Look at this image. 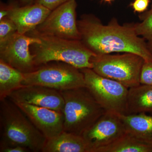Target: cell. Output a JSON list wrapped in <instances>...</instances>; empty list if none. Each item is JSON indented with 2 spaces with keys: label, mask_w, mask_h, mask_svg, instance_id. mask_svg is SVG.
<instances>
[{
  "label": "cell",
  "mask_w": 152,
  "mask_h": 152,
  "mask_svg": "<svg viewBox=\"0 0 152 152\" xmlns=\"http://www.w3.org/2000/svg\"><path fill=\"white\" fill-rule=\"evenodd\" d=\"M77 25L81 41L96 54L132 53L152 64V52L132 25H120L115 18L104 25L94 16L86 15L77 21Z\"/></svg>",
  "instance_id": "6da1fadb"
},
{
  "label": "cell",
  "mask_w": 152,
  "mask_h": 152,
  "mask_svg": "<svg viewBox=\"0 0 152 152\" xmlns=\"http://www.w3.org/2000/svg\"><path fill=\"white\" fill-rule=\"evenodd\" d=\"M26 34L36 37L40 41L30 48L37 68L51 62L57 61L66 63L79 69H92V60L97 55L81 41L46 35L36 30Z\"/></svg>",
  "instance_id": "7a4b0ae2"
},
{
  "label": "cell",
  "mask_w": 152,
  "mask_h": 152,
  "mask_svg": "<svg viewBox=\"0 0 152 152\" xmlns=\"http://www.w3.org/2000/svg\"><path fill=\"white\" fill-rule=\"evenodd\" d=\"M0 147L21 146L30 152H42L47 140L8 98L0 100Z\"/></svg>",
  "instance_id": "3957f363"
},
{
  "label": "cell",
  "mask_w": 152,
  "mask_h": 152,
  "mask_svg": "<svg viewBox=\"0 0 152 152\" xmlns=\"http://www.w3.org/2000/svg\"><path fill=\"white\" fill-rule=\"evenodd\" d=\"M59 91L64 101V131L82 135L106 112L86 87Z\"/></svg>",
  "instance_id": "277c9868"
},
{
  "label": "cell",
  "mask_w": 152,
  "mask_h": 152,
  "mask_svg": "<svg viewBox=\"0 0 152 152\" xmlns=\"http://www.w3.org/2000/svg\"><path fill=\"white\" fill-rule=\"evenodd\" d=\"M145 61L132 53L97 55L93 58L92 69L98 75L119 82L128 88L140 84V75Z\"/></svg>",
  "instance_id": "5b68a950"
},
{
  "label": "cell",
  "mask_w": 152,
  "mask_h": 152,
  "mask_svg": "<svg viewBox=\"0 0 152 152\" xmlns=\"http://www.w3.org/2000/svg\"><path fill=\"white\" fill-rule=\"evenodd\" d=\"M24 75L23 86L38 85L58 91L86 87L80 69L61 62H51Z\"/></svg>",
  "instance_id": "8992f818"
},
{
  "label": "cell",
  "mask_w": 152,
  "mask_h": 152,
  "mask_svg": "<svg viewBox=\"0 0 152 152\" xmlns=\"http://www.w3.org/2000/svg\"><path fill=\"white\" fill-rule=\"evenodd\" d=\"M80 70L84 77L86 88L106 111L127 114L129 88L119 82L98 75L92 69Z\"/></svg>",
  "instance_id": "52a82bcc"
},
{
  "label": "cell",
  "mask_w": 152,
  "mask_h": 152,
  "mask_svg": "<svg viewBox=\"0 0 152 152\" xmlns=\"http://www.w3.org/2000/svg\"><path fill=\"white\" fill-rule=\"evenodd\" d=\"M77 4L70 0L51 11L42 23L35 29L38 32L66 39L81 40L76 20Z\"/></svg>",
  "instance_id": "ba28073f"
},
{
  "label": "cell",
  "mask_w": 152,
  "mask_h": 152,
  "mask_svg": "<svg viewBox=\"0 0 152 152\" xmlns=\"http://www.w3.org/2000/svg\"><path fill=\"white\" fill-rule=\"evenodd\" d=\"M40 42L36 37L17 32L0 42V60L23 73L32 72L37 67L30 48Z\"/></svg>",
  "instance_id": "9c48e42d"
},
{
  "label": "cell",
  "mask_w": 152,
  "mask_h": 152,
  "mask_svg": "<svg viewBox=\"0 0 152 152\" xmlns=\"http://www.w3.org/2000/svg\"><path fill=\"white\" fill-rule=\"evenodd\" d=\"M126 133L118 114L106 111L82 136L88 145L91 152L116 140Z\"/></svg>",
  "instance_id": "30bf717a"
},
{
  "label": "cell",
  "mask_w": 152,
  "mask_h": 152,
  "mask_svg": "<svg viewBox=\"0 0 152 152\" xmlns=\"http://www.w3.org/2000/svg\"><path fill=\"white\" fill-rule=\"evenodd\" d=\"M15 103L29 104L62 112L64 101L59 91L38 85L24 86L8 97Z\"/></svg>",
  "instance_id": "8fae6325"
},
{
  "label": "cell",
  "mask_w": 152,
  "mask_h": 152,
  "mask_svg": "<svg viewBox=\"0 0 152 152\" xmlns=\"http://www.w3.org/2000/svg\"><path fill=\"white\" fill-rule=\"evenodd\" d=\"M14 103L47 139L54 137L64 131L62 112L29 104Z\"/></svg>",
  "instance_id": "7c38bea8"
},
{
  "label": "cell",
  "mask_w": 152,
  "mask_h": 152,
  "mask_svg": "<svg viewBox=\"0 0 152 152\" xmlns=\"http://www.w3.org/2000/svg\"><path fill=\"white\" fill-rule=\"evenodd\" d=\"M51 11L36 3L23 7L11 5L7 17L16 25L18 33L26 34L42 23Z\"/></svg>",
  "instance_id": "4fadbf2b"
},
{
  "label": "cell",
  "mask_w": 152,
  "mask_h": 152,
  "mask_svg": "<svg viewBox=\"0 0 152 152\" xmlns=\"http://www.w3.org/2000/svg\"><path fill=\"white\" fill-rule=\"evenodd\" d=\"M42 152H91L83 136L63 131L54 137L47 139Z\"/></svg>",
  "instance_id": "5bb4252c"
},
{
  "label": "cell",
  "mask_w": 152,
  "mask_h": 152,
  "mask_svg": "<svg viewBox=\"0 0 152 152\" xmlns=\"http://www.w3.org/2000/svg\"><path fill=\"white\" fill-rule=\"evenodd\" d=\"M118 115L127 133L152 146V115L145 113Z\"/></svg>",
  "instance_id": "9a60e30c"
},
{
  "label": "cell",
  "mask_w": 152,
  "mask_h": 152,
  "mask_svg": "<svg viewBox=\"0 0 152 152\" xmlns=\"http://www.w3.org/2000/svg\"><path fill=\"white\" fill-rule=\"evenodd\" d=\"M152 114V86L140 85L129 88L127 114Z\"/></svg>",
  "instance_id": "2e32d148"
},
{
  "label": "cell",
  "mask_w": 152,
  "mask_h": 152,
  "mask_svg": "<svg viewBox=\"0 0 152 152\" xmlns=\"http://www.w3.org/2000/svg\"><path fill=\"white\" fill-rule=\"evenodd\" d=\"M24 73L0 60V100L24 86Z\"/></svg>",
  "instance_id": "e0dca14e"
},
{
  "label": "cell",
  "mask_w": 152,
  "mask_h": 152,
  "mask_svg": "<svg viewBox=\"0 0 152 152\" xmlns=\"http://www.w3.org/2000/svg\"><path fill=\"white\" fill-rule=\"evenodd\" d=\"M97 152H152V146L126 132L112 143L99 149Z\"/></svg>",
  "instance_id": "ac0fdd59"
},
{
  "label": "cell",
  "mask_w": 152,
  "mask_h": 152,
  "mask_svg": "<svg viewBox=\"0 0 152 152\" xmlns=\"http://www.w3.org/2000/svg\"><path fill=\"white\" fill-rule=\"evenodd\" d=\"M141 22L132 25L138 36L143 38L152 52V4L149 10L141 15Z\"/></svg>",
  "instance_id": "d6986e66"
},
{
  "label": "cell",
  "mask_w": 152,
  "mask_h": 152,
  "mask_svg": "<svg viewBox=\"0 0 152 152\" xmlns=\"http://www.w3.org/2000/svg\"><path fill=\"white\" fill-rule=\"evenodd\" d=\"M18 32L16 26L7 17L0 20V42Z\"/></svg>",
  "instance_id": "ffe728a7"
},
{
  "label": "cell",
  "mask_w": 152,
  "mask_h": 152,
  "mask_svg": "<svg viewBox=\"0 0 152 152\" xmlns=\"http://www.w3.org/2000/svg\"><path fill=\"white\" fill-rule=\"evenodd\" d=\"M140 85L152 86V64L144 62L140 75Z\"/></svg>",
  "instance_id": "44dd1931"
},
{
  "label": "cell",
  "mask_w": 152,
  "mask_h": 152,
  "mask_svg": "<svg viewBox=\"0 0 152 152\" xmlns=\"http://www.w3.org/2000/svg\"><path fill=\"white\" fill-rule=\"evenodd\" d=\"M70 0H36L35 3L45 6L51 11H53L59 6Z\"/></svg>",
  "instance_id": "7402d4cb"
},
{
  "label": "cell",
  "mask_w": 152,
  "mask_h": 152,
  "mask_svg": "<svg viewBox=\"0 0 152 152\" xmlns=\"http://www.w3.org/2000/svg\"><path fill=\"white\" fill-rule=\"evenodd\" d=\"M151 0H135L130 4L135 12L142 13L145 12L149 5Z\"/></svg>",
  "instance_id": "603a6c76"
},
{
  "label": "cell",
  "mask_w": 152,
  "mask_h": 152,
  "mask_svg": "<svg viewBox=\"0 0 152 152\" xmlns=\"http://www.w3.org/2000/svg\"><path fill=\"white\" fill-rule=\"evenodd\" d=\"M1 152H28L29 150L21 146L12 145L0 147Z\"/></svg>",
  "instance_id": "cb8c5ba5"
},
{
  "label": "cell",
  "mask_w": 152,
  "mask_h": 152,
  "mask_svg": "<svg viewBox=\"0 0 152 152\" xmlns=\"http://www.w3.org/2000/svg\"><path fill=\"white\" fill-rule=\"evenodd\" d=\"M9 12V6H4L1 4L0 10V20L6 18L8 15Z\"/></svg>",
  "instance_id": "d4e9b609"
},
{
  "label": "cell",
  "mask_w": 152,
  "mask_h": 152,
  "mask_svg": "<svg viewBox=\"0 0 152 152\" xmlns=\"http://www.w3.org/2000/svg\"><path fill=\"white\" fill-rule=\"evenodd\" d=\"M20 1L25 4L28 5L32 4L34 0H20Z\"/></svg>",
  "instance_id": "484cf974"
},
{
  "label": "cell",
  "mask_w": 152,
  "mask_h": 152,
  "mask_svg": "<svg viewBox=\"0 0 152 152\" xmlns=\"http://www.w3.org/2000/svg\"><path fill=\"white\" fill-rule=\"evenodd\" d=\"M104 1H105L106 2H108L109 3H111L112 1H114V0H102Z\"/></svg>",
  "instance_id": "4316f807"
}]
</instances>
